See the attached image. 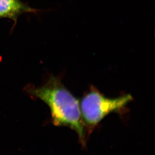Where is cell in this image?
<instances>
[{"mask_svg":"<svg viewBox=\"0 0 155 155\" xmlns=\"http://www.w3.org/2000/svg\"><path fill=\"white\" fill-rule=\"evenodd\" d=\"M30 93L48 106L55 126L70 127L77 133L83 143H84L80 103L59 78L50 77L44 85L31 89Z\"/></svg>","mask_w":155,"mask_h":155,"instance_id":"cell-1","label":"cell"},{"mask_svg":"<svg viewBox=\"0 0 155 155\" xmlns=\"http://www.w3.org/2000/svg\"><path fill=\"white\" fill-rule=\"evenodd\" d=\"M132 100L133 97L129 94L110 98L98 90L92 88L84 95L80 103L83 122L87 126L94 127L108 114L123 109Z\"/></svg>","mask_w":155,"mask_h":155,"instance_id":"cell-2","label":"cell"},{"mask_svg":"<svg viewBox=\"0 0 155 155\" xmlns=\"http://www.w3.org/2000/svg\"><path fill=\"white\" fill-rule=\"evenodd\" d=\"M35 11L20 0H0V19L8 18L16 22L22 14Z\"/></svg>","mask_w":155,"mask_h":155,"instance_id":"cell-3","label":"cell"}]
</instances>
